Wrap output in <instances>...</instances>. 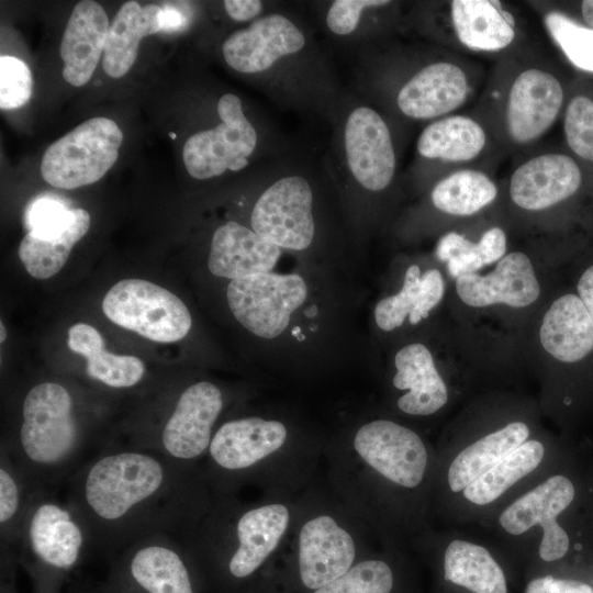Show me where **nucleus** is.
Listing matches in <instances>:
<instances>
[{"label":"nucleus","mask_w":593,"mask_h":593,"mask_svg":"<svg viewBox=\"0 0 593 593\" xmlns=\"http://www.w3.org/2000/svg\"><path fill=\"white\" fill-rule=\"evenodd\" d=\"M564 90L559 78L544 66H524L505 83L497 110V131L513 146L540 139L563 110Z\"/></svg>","instance_id":"obj_15"},{"label":"nucleus","mask_w":593,"mask_h":593,"mask_svg":"<svg viewBox=\"0 0 593 593\" xmlns=\"http://www.w3.org/2000/svg\"><path fill=\"white\" fill-rule=\"evenodd\" d=\"M79 593H81V592H79ZM94 593H102V592L99 590L98 592H94Z\"/></svg>","instance_id":"obj_52"},{"label":"nucleus","mask_w":593,"mask_h":593,"mask_svg":"<svg viewBox=\"0 0 593 593\" xmlns=\"http://www.w3.org/2000/svg\"><path fill=\"white\" fill-rule=\"evenodd\" d=\"M67 503L91 552L113 558L153 533L176 534L187 513L184 467L146 448L97 454L69 478Z\"/></svg>","instance_id":"obj_1"},{"label":"nucleus","mask_w":593,"mask_h":593,"mask_svg":"<svg viewBox=\"0 0 593 593\" xmlns=\"http://www.w3.org/2000/svg\"><path fill=\"white\" fill-rule=\"evenodd\" d=\"M580 12L583 25L593 30V0L581 1Z\"/></svg>","instance_id":"obj_50"},{"label":"nucleus","mask_w":593,"mask_h":593,"mask_svg":"<svg viewBox=\"0 0 593 593\" xmlns=\"http://www.w3.org/2000/svg\"><path fill=\"white\" fill-rule=\"evenodd\" d=\"M542 22L567 59L574 67L593 74V30L557 10L544 12Z\"/></svg>","instance_id":"obj_37"},{"label":"nucleus","mask_w":593,"mask_h":593,"mask_svg":"<svg viewBox=\"0 0 593 593\" xmlns=\"http://www.w3.org/2000/svg\"><path fill=\"white\" fill-rule=\"evenodd\" d=\"M432 544V593L521 592L519 572L485 535L449 527Z\"/></svg>","instance_id":"obj_11"},{"label":"nucleus","mask_w":593,"mask_h":593,"mask_svg":"<svg viewBox=\"0 0 593 593\" xmlns=\"http://www.w3.org/2000/svg\"><path fill=\"white\" fill-rule=\"evenodd\" d=\"M123 133L108 118L89 119L51 144L41 175L58 189H76L100 180L115 164Z\"/></svg>","instance_id":"obj_16"},{"label":"nucleus","mask_w":593,"mask_h":593,"mask_svg":"<svg viewBox=\"0 0 593 593\" xmlns=\"http://www.w3.org/2000/svg\"><path fill=\"white\" fill-rule=\"evenodd\" d=\"M0 328H1V331H0V333H1L0 342L3 343L5 340L7 332H5V328H4L2 322L0 323Z\"/></svg>","instance_id":"obj_51"},{"label":"nucleus","mask_w":593,"mask_h":593,"mask_svg":"<svg viewBox=\"0 0 593 593\" xmlns=\"http://www.w3.org/2000/svg\"><path fill=\"white\" fill-rule=\"evenodd\" d=\"M56 491L33 492L15 542L7 553L27 573L32 593H61L70 574L91 552L88 534Z\"/></svg>","instance_id":"obj_7"},{"label":"nucleus","mask_w":593,"mask_h":593,"mask_svg":"<svg viewBox=\"0 0 593 593\" xmlns=\"http://www.w3.org/2000/svg\"><path fill=\"white\" fill-rule=\"evenodd\" d=\"M329 178L320 159L298 150L262 176L249 213L250 227L281 250L305 251L317 236V192Z\"/></svg>","instance_id":"obj_8"},{"label":"nucleus","mask_w":593,"mask_h":593,"mask_svg":"<svg viewBox=\"0 0 593 593\" xmlns=\"http://www.w3.org/2000/svg\"><path fill=\"white\" fill-rule=\"evenodd\" d=\"M277 4V1L225 0L223 8L226 15L236 23L250 24Z\"/></svg>","instance_id":"obj_45"},{"label":"nucleus","mask_w":593,"mask_h":593,"mask_svg":"<svg viewBox=\"0 0 593 593\" xmlns=\"http://www.w3.org/2000/svg\"><path fill=\"white\" fill-rule=\"evenodd\" d=\"M568 457L558 440L539 432L472 482L439 517L448 527H477Z\"/></svg>","instance_id":"obj_10"},{"label":"nucleus","mask_w":593,"mask_h":593,"mask_svg":"<svg viewBox=\"0 0 593 593\" xmlns=\"http://www.w3.org/2000/svg\"><path fill=\"white\" fill-rule=\"evenodd\" d=\"M539 339L545 351L568 368L593 358V320L575 292L559 295L546 311Z\"/></svg>","instance_id":"obj_27"},{"label":"nucleus","mask_w":593,"mask_h":593,"mask_svg":"<svg viewBox=\"0 0 593 593\" xmlns=\"http://www.w3.org/2000/svg\"><path fill=\"white\" fill-rule=\"evenodd\" d=\"M67 345L86 358L87 374L109 388H132L145 374V365L137 357L107 351L101 334L89 324L72 325L68 329Z\"/></svg>","instance_id":"obj_32"},{"label":"nucleus","mask_w":593,"mask_h":593,"mask_svg":"<svg viewBox=\"0 0 593 593\" xmlns=\"http://www.w3.org/2000/svg\"><path fill=\"white\" fill-rule=\"evenodd\" d=\"M71 210L52 199L38 200L30 211V233L48 239L60 235L68 226Z\"/></svg>","instance_id":"obj_43"},{"label":"nucleus","mask_w":593,"mask_h":593,"mask_svg":"<svg viewBox=\"0 0 593 593\" xmlns=\"http://www.w3.org/2000/svg\"><path fill=\"white\" fill-rule=\"evenodd\" d=\"M435 253L439 260L447 262L450 276L456 279L484 267L478 242H472L457 232L443 235Z\"/></svg>","instance_id":"obj_40"},{"label":"nucleus","mask_w":593,"mask_h":593,"mask_svg":"<svg viewBox=\"0 0 593 593\" xmlns=\"http://www.w3.org/2000/svg\"><path fill=\"white\" fill-rule=\"evenodd\" d=\"M286 438L287 428L281 422L244 417L221 425L208 450L215 466L236 472L253 467L277 451Z\"/></svg>","instance_id":"obj_28"},{"label":"nucleus","mask_w":593,"mask_h":593,"mask_svg":"<svg viewBox=\"0 0 593 593\" xmlns=\"http://www.w3.org/2000/svg\"><path fill=\"white\" fill-rule=\"evenodd\" d=\"M519 593H593V583L573 574L571 568L541 570L522 579Z\"/></svg>","instance_id":"obj_42"},{"label":"nucleus","mask_w":593,"mask_h":593,"mask_svg":"<svg viewBox=\"0 0 593 593\" xmlns=\"http://www.w3.org/2000/svg\"><path fill=\"white\" fill-rule=\"evenodd\" d=\"M89 227V213L83 209H74L70 222L60 235L42 239L29 232L19 246L20 260L33 278H51L64 267L72 247L87 234Z\"/></svg>","instance_id":"obj_34"},{"label":"nucleus","mask_w":593,"mask_h":593,"mask_svg":"<svg viewBox=\"0 0 593 593\" xmlns=\"http://www.w3.org/2000/svg\"><path fill=\"white\" fill-rule=\"evenodd\" d=\"M280 256L281 249L250 226L227 221L212 234L208 268L216 277L235 280L271 271Z\"/></svg>","instance_id":"obj_29"},{"label":"nucleus","mask_w":593,"mask_h":593,"mask_svg":"<svg viewBox=\"0 0 593 593\" xmlns=\"http://www.w3.org/2000/svg\"><path fill=\"white\" fill-rule=\"evenodd\" d=\"M563 133L569 148L583 160L593 163V100L577 94L566 105Z\"/></svg>","instance_id":"obj_39"},{"label":"nucleus","mask_w":593,"mask_h":593,"mask_svg":"<svg viewBox=\"0 0 593 593\" xmlns=\"http://www.w3.org/2000/svg\"><path fill=\"white\" fill-rule=\"evenodd\" d=\"M445 293V282L439 270L429 269L421 277L419 303L409 316L410 323L418 324L438 305Z\"/></svg>","instance_id":"obj_44"},{"label":"nucleus","mask_w":593,"mask_h":593,"mask_svg":"<svg viewBox=\"0 0 593 593\" xmlns=\"http://www.w3.org/2000/svg\"><path fill=\"white\" fill-rule=\"evenodd\" d=\"M16 561L12 558H1V593H16L15 567Z\"/></svg>","instance_id":"obj_48"},{"label":"nucleus","mask_w":593,"mask_h":593,"mask_svg":"<svg viewBox=\"0 0 593 593\" xmlns=\"http://www.w3.org/2000/svg\"><path fill=\"white\" fill-rule=\"evenodd\" d=\"M307 287L296 273L272 271L231 280L226 299L234 317L251 334L278 337L306 300Z\"/></svg>","instance_id":"obj_18"},{"label":"nucleus","mask_w":593,"mask_h":593,"mask_svg":"<svg viewBox=\"0 0 593 593\" xmlns=\"http://www.w3.org/2000/svg\"><path fill=\"white\" fill-rule=\"evenodd\" d=\"M354 447L389 485L418 495L427 493L428 485L434 491L436 454H430L414 429L391 419H374L357 430Z\"/></svg>","instance_id":"obj_14"},{"label":"nucleus","mask_w":593,"mask_h":593,"mask_svg":"<svg viewBox=\"0 0 593 593\" xmlns=\"http://www.w3.org/2000/svg\"><path fill=\"white\" fill-rule=\"evenodd\" d=\"M109 19L97 1L78 2L65 27L59 54L64 63L63 77L75 87L86 85L104 52Z\"/></svg>","instance_id":"obj_30"},{"label":"nucleus","mask_w":593,"mask_h":593,"mask_svg":"<svg viewBox=\"0 0 593 593\" xmlns=\"http://www.w3.org/2000/svg\"><path fill=\"white\" fill-rule=\"evenodd\" d=\"M578 163L562 153H540L521 163L512 171L508 194L527 212H541L572 198L581 188Z\"/></svg>","instance_id":"obj_22"},{"label":"nucleus","mask_w":593,"mask_h":593,"mask_svg":"<svg viewBox=\"0 0 593 593\" xmlns=\"http://www.w3.org/2000/svg\"><path fill=\"white\" fill-rule=\"evenodd\" d=\"M171 533L145 535L118 552L102 593H200V575Z\"/></svg>","instance_id":"obj_12"},{"label":"nucleus","mask_w":593,"mask_h":593,"mask_svg":"<svg viewBox=\"0 0 593 593\" xmlns=\"http://www.w3.org/2000/svg\"><path fill=\"white\" fill-rule=\"evenodd\" d=\"M102 311L114 324L158 342L175 343L190 331L186 304L169 290L143 279H123L103 298Z\"/></svg>","instance_id":"obj_17"},{"label":"nucleus","mask_w":593,"mask_h":593,"mask_svg":"<svg viewBox=\"0 0 593 593\" xmlns=\"http://www.w3.org/2000/svg\"><path fill=\"white\" fill-rule=\"evenodd\" d=\"M575 293L593 320V261L581 269L575 280Z\"/></svg>","instance_id":"obj_47"},{"label":"nucleus","mask_w":593,"mask_h":593,"mask_svg":"<svg viewBox=\"0 0 593 593\" xmlns=\"http://www.w3.org/2000/svg\"><path fill=\"white\" fill-rule=\"evenodd\" d=\"M161 30V7H142L133 0L122 4L109 26L102 57L104 72L111 78L126 75L136 60L141 40Z\"/></svg>","instance_id":"obj_31"},{"label":"nucleus","mask_w":593,"mask_h":593,"mask_svg":"<svg viewBox=\"0 0 593 593\" xmlns=\"http://www.w3.org/2000/svg\"><path fill=\"white\" fill-rule=\"evenodd\" d=\"M499 188L483 170L473 167L447 171L430 191L433 208L451 216H472L495 201Z\"/></svg>","instance_id":"obj_33"},{"label":"nucleus","mask_w":593,"mask_h":593,"mask_svg":"<svg viewBox=\"0 0 593 593\" xmlns=\"http://www.w3.org/2000/svg\"><path fill=\"white\" fill-rule=\"evenodd\" d=\"M394 366L396 371L392 384L396 390L405 391L396 400L402 413L428 417L448 405V385L425 345L413 343L402 347L395 354Z\"/></svg>","instance_id":"obj_26"},{"label":"nucleus","mask_w":593,"mask_h":593,"mask_svg":"<svg viewBox=\"0 0 593 593\" xmlns=\"http://www.w3.org/2000/svg\"><path fill=\"white\" fill-rule=\"evenodd\" d=\"M86 435L75 399L60 383L32 387L21 407V423L10 446L1 448L32 492L56 491L85 463Z\"/></svg>","instance_id":"obj_5"},{"label":"nucleus","mask_w":593,"mask_h":593,"mask_svg":"<svg viewBox=\"0 0 593 593\" xmlns=\"http://www.w3.org/2000/svg\"><path fill=\"white\" fill-rule=\"evenodd\" d=\"M226 66L248 77L284 111L327 123L346 92L301 5L277 1L231 32L221 46Z\"/></svg>","instance_id":"obj_2"},{"label":"nucleus","mask_w":593,"mask_h":593,"mask_svg":"<svg viewBox=\"0 0 593 593\" xmlns=\"http://www.w3.org/2000/svg\"><path fill=\"white\" fill-rule=\"evenodd\" d=\"M421 269L417 265L407 268L401 290L383 298L374 307V320L378 327L391 332L400 327L405 318L418 306L421 290Z\"/></svg>","instance_id":"obj_38"},{"label":"nucleus","mask_w":593,"mask_h":593,"mask_svg":"<svg viewBox=\"0 0 593 593\" xmlns=\"http://www.w3.org/2000/svg\"><path fill=\"white\" fill-rule=\"evenodd\" d=\"M222 409L223 394L214 383L199 381L189 385L165 421L154 451L186 468L209 449Z\"/></svg>","instance_id":"obj_20"},{"label":"nucleus","mask_w":593,"mask_h":593,"mask_svg":"<svg viewBox=\"0 0 593 593\" xmlns=\"http://www.w3.org/2000/svg\"><path fill=\"white\" fill-rule=\"evenodd\" d=\"M490 135L484 124L467 114L454 113L427 123L415 144L412 172H437L439 167L467 165L486 150Z\"/></svg>","instance_id":"obj_23"},{"label":"nucleus","mask_w":593,"mask_h":593,"mask_svg":"<svg viewBox=\"0 0 593 593\" xmlns=\"http://www.w3.org/2000/svg\"><path fill=\"white\" fill-rule=\"evenodd\" d=\"M584 493L583 479L568 457L475 528L506 555L522 579L536 571L575 568L583 557L575 527Z\"/></svg>","instance_id":"obj_3"},{"label":"nucleus","mask_w":593,"mask_h":593,"mask_svg":"<svg viewBox=\"0 0 593 593\" xmlns=\"http://www.w3.org/2000/svg\"><path fill=\"white\" fill-rule=\"evenodd\" d=\"M351 91L393 121L432 122L454 114L469 99L467 69L452 58L392 38L354 55Z\"/></svg>","instance_id":"obj_4"},{"label":"nucleus","mask_w":593,"mask_h":593,"mask_svg":"<svg viewBox=\"0 0 593 593\" xmlns=\"http://www.w3.org/2000/svg\"><path fill=\"white\" fill-rule=\"evenodd\" d=\"M393 120L346 90L329 121L331 142L322 156L335 188L346 193L380 195L393 188L399 154Z\"/></svg>","instance_id":"obj_6"},{"label":"nucleus","mask_w":593,"mask_h":593,"mask_svg":"<svg viewBox=\"0 0 593 593\" xmlns=\"http://www.w3.org/2000/svg\"><path fill=\"white\" fill-rule=\"evenodd\" d=\"M289 523L288 508L268 504L243 513L235 524L237 545L212 570L223 591L235 592L250 581L277 548Z\"/></svg>","instance_id":"obj_21"},{"label":"nucleus","mask_w":593,"mask_h":593,"mask_svg":"<svg viewBox=\"0 0 593 593\" xmlns=\"http://www.w3.org/2000/svg\"><path fill=\"white\" fill-rule=\"evenodd\" d=\"M338 49L353 56L392 38L405 27L401 3L392 0H325L303 4Z\"/></svg>","instance_id":"obj_19"},{"label":"nucleus","mask_w":593,"mask_h":593,"mask_svg":"<svg viewBox=\"0 0 593 593\" xmlns=\"http://www.w3.org/2000/svg\"><path fill=\"white\" fill-rule=\"evenodd\" d=\"M186 21L184 15L175 8L169 5L163 8V30L179 29Z\"/></svg>","instance_id":"obj_49"},{"label":"nucleus","mask_w":593,"mask_h":593,"mask_svg":"<svg viewBox=\"0 0 593 593\" xmlns=\"http://www.w3.org/2000/svg\"><path fill=\"white\" fill-rule=\"evenodd\" d=\"M311 593H416L406 569L385 558L365 559Z\"/></svg>","instance_id":"obj_35"},{"label":"nucleus","mask_w":593,"mask_h":593,"mask_svg":"<svg viewBox=\"0 0 593 593\" xmlns=\"http://www.w3.org/2000/svg\"><path fill=\"white\" fill-rule=\"evenodd\" d=\"M508 411L471 416L443 440L436 452L433 491L438 517L472 482L540 432L527 412Z\"/></svg>","instance_id":"obj_9"},{"label":"nucleus","mask_w":593,"mask_h":593,"mask_svg":"<svg viewBox=\"0 0 593 593\" xmlns=\"http://www.w3.org/2000/svg\"><path fill=\"white\" fill-rule=\"evenodd\" d=\"M0 455L1 553H7L15 542L33 492L11 458L3 450Z\"/></svg>","instance_id":"obj_36"},{"label":"nucleus","mask_w":593,"mask_h":593,"mask_svg":"<svg viewBox=\"0 0 593 593\" xmlns=\"http://www.w3.org/2000/svg\"><path fill=\"white\" fill-rule=\"evenodd\" d=\"M478 246L484 266L499 261L506 255V233L501 227L493 226L482 234Z\"/></svg>","instance_id":"obj_46"},{"label":"nucleus","mask_w":593,"mask_h":593,"mask_svg":"<svg viewBox=\"0 0 593 593\" xmlns=\"http://www.w3.org/2000/svg\"><path fill=\"white\" fill-rule=\"evenodd\" d=\"M356 558L349 533L335 519L321 515L307 521L299 536L296 581L310 593L347 572Z\"/></svg>","instance_id":"obj_24"},{"label":"nucleus","mask_w":593,"mask_h":593,"mask_svg":"<svg viewBox=\"0 0 593 593\" xmlns=\"http://www.w3.org/2000/svg\"><path fill=\"white\" fill-rule=\"evenodd\" d=\"M405 26L426 38L447 29L433 40L447 34V41L477 53H500L517 37L515 16L495 0L418 2L405 15Z\"/></svg>","instance_id":"obj_13"},{"label":"nucleus","mask_w":593,"mask_h":593,"mask_svg":"<svg viewBox=\"0 0 593 593\" xmlns=\"http://www.w3.org/2000/svg\"><path fill=\"white\" fill-rule=\"evenodd\" d=\"M456 291L459 299L472 307L505 304L519 309L539 298L540 284L529 257L522 251H512L488 275L473 272L457 278Z\"/></svg>","instance_id":"obj_25"},{"label":"nucleus","mask_w":593,"mask_h":593,"mask_svg":"<svg viewBox=\"0 0 593 593\" xmlns=\"http://www.w3.org/2000/svg\"><path fill=\"white\" fill-rule=\"evenodd\" d=\"M32 74L21 59L0 57V108L11 110L24 105L32 94Z\"/></svg>","instance_id":"obj_41"}]
</instances>
